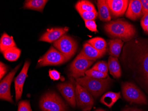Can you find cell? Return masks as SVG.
Returning a JSON list of instances; mask_svg holds the SVG:
<instances>
[{"label":"cell","mask_w":148,"mask_h":111,"mask_svg":"<svg viewBox=\"0 0 148 111\" xmlns=\"http://www.w3.org/2000/svg\"><path fill=\"white\" fill-rule=\"evenodd\" d=\"M120 98H121L120 92H108L102 96L100 101L103 105L111 108Z\"/></svg>","instance_id":"obj_18"},{"label":"cell","mask_w":148,"mask_h":111,"mask_svg":"<svg viewBox=\"0 0 148 111\" xmlns=\"http://www.w3.org/2000/svg\"><path fill=\"white\" fill-rule=\"evenodd\" d=\"M86 76L96 79H106L108 77V73H104L96 70L88 69L85 72Z\"/></svg>","instance_id":"obj_26"},{"label":"cell","mask_w":148,"mask_h":111,"mask_svg":"<svg viewBox=\"0 0 148 111\" xmlns=\"http://www.w3.org/2000/svg\"><path fill=\"white\" fill-rule=\"evenodd\" d=\"M123 111H143L141 109L138 108H125Z\"/></svg>","instance_id":"obj_35"},{"label":"cell","mask_w":148,"mask_h":111,"mask_svg":"<svg viewBox=\"0 0 148 111\" xmlns=\"http://www.w3.org/2000/svg\"><path fill=\"white\" fill-rule=\"evenodd\" d=\"M140 25L143 30L148 26V13L142 17V19L140 20Z\"/></svg>","instance_id":"obj_34"},{"label":"cell","mask_w":148,"mask_h":111,"mask_svg":"<svg viewBox=\"0 0 148 111\" xmlns=\"http://www.w3.org/2000/svg\"><path fill=\"white\" fill-rule=\"evenodd\" d=\"M4 57L10 61H17L21 54V50L17 47L10 48L2 52Z\"/></svg>","instance_id":"obj_22"},{"label":"cell","mask_w":148,"mask_h":111,"mask_svg":"<svg viewBox=\"0 0 148 111\" xmlns=\"http://www.w3.org/2000/svg\"><path fill=\"white\" fill-rule=\"evenodd\" d=\"M16 46L13 37L10 36L6 33H4L0 40V51L2 52L10 48Z\"/></svg>","instance_id":"obj_21"},{"label":"cell","mask_w":148,"mask_h":111,"mask_svg":"<svg viewBox=\"0 0 148 111\" xmlns=\"http://www.w3.org/2000/svg\"><path fill=\"white\" fill-rule=\"evenodd\" d=\"M87 43L99 51L106 52L107 44L105 40L101 37H97L92 38L87 41Z\"/></svg>","instance_id":"obj_23"},{"label":"cell","mask_w":148,"mask_h":111,"mask_svg":"<svg viewBox=\"0 0 148 111\" xmlns=\"http://www.w3.org/2000/svg\"><path fill=\"white\" fill-rule=\"evenodd\" d=\"M0 69H1V73H0V78L1 80L2 79V77H3L4 75L7 72V67L4 63H2V62H0Z\"/></svg>","instance_id":"obj_33"},{"label":"cell","mask_w":148,"mask_h":111,"mask_svg":"<svg viewBox=\"0 0 148 111\" xmlns=\"http://www.w3.org/2000/svg\"><path fill=\"white\" fill-rule=\"evenodd\" d=\"M69 30V28L67 27L49 29L40 37L39 41L49 43L54 42L68 32Z\"/></svg>","instance_id":"obj_13"},{"label":"cell","mask_w":148,"mask_h":111,"mask_svg":"<svg viewBox=\"0 0 148 111\" xmlns=\"http://www.w3.org/2000/svg\"><path fill=\"white\" fill-rule=\"evenodd\" d=\"M21 65L16 66L1 81L0 84V98L13 103L10 93V85L12 79Z\"/></svg>","instance_id":"obj_9"},{"label":"cell","mask_w":148,"mask_h":111,"mask_svg":"<svg viewBox=\"0 0 148 111\" xmlns=\"http://www.w3.org/2000/svg\"><path fill=\"white\" fill-rule=\"evenodd\" d=\"M30 62L26 61L21 72L14 80L16 92V101L21 98L23 92V86L26 78L27 77V72L29 70Z\"/></svg>","instance_id":"obj_12"},{"label":"cell","mask_w":148,"mask_h":111,"mask_svg":"<svg viewBox=\"0 0 148 111\" xmlns=\"http://www.w3.org/2000/svg\"><path fill=\"white\" fill-rule=\"evenodd\" d=\"M106 2L111 15L114 17L123 15L129 4V1L127 0H106Z\"/></svg>","instance_id":"obj_11"},{"label":"cell","mask_w":148,"mask_h":111,"mask_svg":"<svg viewBox=\"0 0 148 111\" xmlns=\"http://www.w3.org/2000/svg\"><path fill=\"white\" fill-rule=\"evenodd\" d=\"M139 63L140 69L145 77L148 75V51L140 57Z\"/></svg>","instance_id":"obj_25"},{"label":"cell","mask_w":148,"mask_h":111,"mask_svg":"<svg viewBox=\"0 0 148 111\" xmlns=\"http://www.w3.org/2000/svg\"><path fill=\"white\" fill-rule=\"evenodd\" d=\"M105 53L98 50L91 45L86 43L83 46V49L79 54L88 60L95 61L102 57Z\"/></svg>","instance_id":"obj_15"},{"label":"cell","mask_w":148,"mask_h":111,"mask_svg":"<svg viewBox=\"0 0 148 111\" xmlns=\"http://www.w3.org/2000/svg\"><path fill=\"white\" fill-rule=\"evenodd\" d=\"M40 106L43 111H66L68 106L55 92H48L42 97Z\"/></svg>","instance_id":"obj_3"},{"label":"cell","mask_w":148,"mask_h":111,"mask_svg":"<svg viewBox=\"0 0 148 111\" xmlns=\"http://www.w3.org/2000/svg\"><path fill=\"white\" fill-rule=\"evenodd\" d=\"M75 81L95 98H98L108 89L112 82L109 76L106 79H96L86 76L77 78Z\"/></svg>","instance_id":"obj_2"},{"label":"cell","mask_w":148,"mask_h":111,"mask_svg":"<svg viewBox=\"0 0 148 111\" xmlns=\"http://www.w3.org/2000/svg\"><path fill=\"white\" fill-rule=\"evenodd\" d=\"M97 6L99 10V17L100 20L103 21H110L111 19V13L106 1H98Z\"/></svg>","instance_id":"obj_16"},{"label":"cell","mask_w":148,"mask_h":111,"mask_svg":"<svg viewBox=\"0 0 148 111\" xmlns=\"http://www.w3.org/2000/svg\"><path fill=\"white\" fill-rule=\"evenodd\" d=\"M142 5L140 0L130 1L128 7L125 12V16L133 21H135L141 17Z\"/></svg>","instance_id":"obj_14"},{"label":"cell","mask_w":148,"mask_h":111,"mask_svg":"<svg viewBox=\"0 0 148 111\" xmlns=\"http://www.w3.org/2000/svg\"><path fill=\"white\" fill-rule=\"evenodd\" d=\"M95 61L88 60L80 54L76 57L70 67V76L75 79L86 76L85 72Z\"/></svg>","instance_id":"obj_6"},{"label":"cell","mask_w":148,"mask_h":111,"mask_svg":"<svg viewBox=\"0 0 148 111\" xmlns=\"http://www.w3.org/2000/svg\"><path fill=\"white\" fill-rule=\"evenodd\" d=\"M84 21L86 27L89 30L94 32H98L97 29V25L94 20H89Z\"/></svg>","instance_id":"obj_30"},{"label":"cell","mask_w":148,"mask_h":111,"mask_svg":"<svg viewBox=\"0 0 148 111\" xmlns=\"http://www.w3.org/2000/svg\"><path fill=\"white\" fill-rule=\"evenodd\" d=\"M145 82H146V84H147V86L148 87V75H147V76L145 77Z\"/></svg>","instance_id":"obj_36"},{"label":"cell","mask_w":148,"mask_h":111,"mask_svg":"<svg viewBox=\"0 0 148 111\" xmlns=\"http://www.w3.org/2000/svg\"><path fill=\"white\" fill-rule=\"evenodd\" d=\"M18 111H32L29 101H22L18 103Z\"/></svg>","instance_id":"obj_29"},{"label":"cell","mask_w":148,"mask_h":111,"mask_svg":"<svg viewBox=\"0 0 148 111\" xmlns=\"http://www.w3.org/2000/svg\"><path fill=\"white\" fill-rule=\"evenodd\" d=\"M95 111H106L105 110H103V109H102V108H98V109H96Z\"/></svg>","instance_id":"obj_38"},{"label":"cell","mask_w":148,"mask_h":111,"mask_svg":"<svg viewBox=\"0 0 148 111\" xmlns=\"http://www.w3.org/2000/svg\"><path fill=\"white\" fill-rule=\"evenodd\" d=\"M75 9L79 12L80 11H93L96 10L95 7L91 2L88 1H78L75 6Z\"/></svg>","instance_id":"obj_24"},{"label":"cell","mask_w":148,"mask_h":111,"mask_svg":"<svg viewBox=\"0 0 148 111\" xmlns=\"http://www.w3.org/2000/svg\"><path fill=\"white\" fill-rule=\"evenodd\" d=\"M53 45L68 61L75 54L77 48L76 41L66 34L53 42Z\"/></svg>","instance_id":"obj_5"},{"label":"cell","mask_w":148,"mask_h":111,"mask_svg":"<svg viewBox=\"0 0 148 111\" xmlns=\"http://www.w3.org/2000/svg\"><path fill=\"white\" fill-rule=\"evenodd\" d=\"M68 60L62 53L51 46L47 52L38 61L37 66L61 65Z\"/></svg>","instance_id":"obj_7"},{"label":"cell","mask_w":148,"mask_h":111,"mask_svg":"<svg viewBox=\"0 0 148 111\" xmlns=\"http://www.w3.org/2000/svg\"><path fill=\"white\" fill-rule=\"evenodd\" d=\"M140 2L142 5V11L141 16L148 13V0H141Z\"/></svg>","instance_id":"obj_32"},{"label":"cell","mask_w":148,"mask_h":111,"mask_svg":"<svg viewBox=\"0 0 148 111\" xmlns=\"http://www.w3.org/2000/svg\"><path fill=\"white\" fill-rule=\"evenodd\" d=\"M144 31L148 34V26L144 30Z\"/></svg>","instance_id":"obj_37"},{"label":"cell","mask_w":148,"mask_h":111,"mask_svg":"<svg viewBox=\"0 0 148 111\" xmlns=\"http://www.w3.org/2000/svg\"><path fill=\"white\" fill-rule=\"evenodd\" d=\"M75 95L76 105L83 111L90 110L94 104V99L91 94L83 86L76 82Z\"/></svg>","instance_id":"obj_8"},{"label":"cell","mask_w":148,"mask_h":111,"mask_svg":"<svg viewBox=\"0 0 148 111\" xmlns=\"http://www.w3.org/2000/svg\"><path fill=\"white\" fill-rule=\"evenodd\" d=\"M90 111V110H87V111Z\"/></svg>","instance_id":"obj_39"},{"label":"cell","mask_w":148,"mask_h":111,"mask_svg":"<svg viewBox=\"0 0 148 111\" xmlns=\"http://www.w3.org/2000/svg\"><path fill=\"white\" fill-rule=\"evenodd\" d=\"M106 32L115 39L129 41L134 38L136 34L135 28L132 24L122 19L110 21L104 26Z\"/></svg>","instance_id":"obj_1"},{"label":"cell","mask_w":148,"mask_h":111,"mask_svg":"<svg viewBox=\"0 0 148 111\" xmlns=\"http://www.w3.org/2000/svg\"><path fill=\"white\" fill-rule=\"evenodd\" d=\"M92 69L104 73H108L109 67L108 63L104 61H100L93 66Z\"/></svg>","instance_id":"obj_27"},{"label":"cell","mask_w":148,"mask_h":111,"mask_svg":"<svg viewBox=\"0 0 148 111\" xmlns=\"http://www.w3.org/2000/svg\"><path fill=\"white\" fill-rule=\"evenodd\" d=\"M123 42L119 39L110 40L109 42V52L110 56L118 58L120 54Z\"/></svg>","instance_id":"obj_19"},{"label":"cell","mask_w":148,"mask_h":111,"mask_svg":"<svg viewBox=\"0 0 148 111\" xmlns=\"http://www.w3.org/2000/svg\"><path fill=\"white\" fill-rule=\"evenodd\" d=\"M47 0H28L25 1L24 5L25 9L38 11L43 12L44 7L48 2Z\"/></svg>","instance_id":"obj_20"},{"label":"cell","mask_w":148,"mask_h":111,"mask_svg":"<svg viewBox=\"0 0 148 111\" xmlns=\"http://www.w3.org/2000/svg\"><path fill=\"white\" fill-rule=\"evenodd\" d=\"M57 87L66 101L72 107L75 108L76 105L75 87L73 83L70 82L58 84Z\"/></svg>","instance_id":"obj_10"},{"label":"cell","mask_w":148,"mask_h":111,"mask_svg":"<svg viewBox=\"0 0 148 111\" xmlns=\"http://www.w3.org/2000/svg\"><path fill=\"white\" fill-rule=\"evenodd\" d=\"M108 65L110 74L113 77L115 78L120 77L122 74V71L118 58L113 57H110L108 61Z\"/></svg>","instance_id":"obj_17"},{"label":"cell","mask_w":148,"mask_h":111,"mask_svg":"<svg viewBox=\"0 0 148 111\" xmlns=\"http://www.w3.org/2000/svg\"><path fill=\"white\" fill-rule=\"evenodd\" d=\"M122 92L124 99L131 103L147 105L148 101L143 92L132 83H124L122 85Z\"/></svg>","instance_id":"obj_4"},{"label":"cell","mask_w":148,"mask_h":111,"mask_svg":"<svg viewBox=\"0 0 148 111\" xmlns=\"http://www.w3.org/2000/svg\"><path fill=\"white\" fill-rule=\"evenodd\" d=\"M49 75L51 79L54 81H58L60 77V72L56 70H50Z\"/></svg>","instance_id":"obj_31"},{"label":"cell","mask_w":148,"mask_h":111,"mask_svg":"<svg viewBox=\"0 0 148 111\" xmlns=\"http://www.w3.org/2000/svg\"><path fill=\"white\" fill-rule=\"evenodd\" d=\"M79 13L84 21L89 20H94L96 19L98 15L96 10L89 12L80 11L79 12Z\"/></svg>","instance_id":"obj_28"}]
</instances>
